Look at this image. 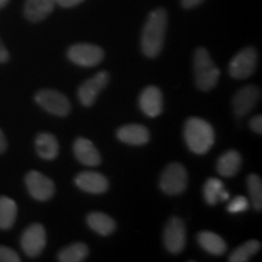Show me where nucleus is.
<instances>
[{
	"mask_svg": "<svg viewBox=\"0 0 262 262\" xmlns=\"http://www.w3.org/2000/svg\"><path fill=\"white\" fill-rule=\"evenodd\" d=\"M168 28V14L163 8L153 10L147 17L141 37V49L145 56L155 58L163 50Z\"/></svg>",
	"mask_w": 262,
	"mask_h": 262,
	"instance_id": "f257e3e1",
	"label": "nucleus"
},
{
	"mask_svg": "<svg viewBox=\"0 0 262 262\" xmlns=\"http://www.w3.org/2000/svg\"><path fill=\"white\" fill-rule=\"evenodd\" d=\"M186 145L195 155H205L215 142V133L212 126L201 118H189L183 127Z\"/></svg>",
	"mask_w": 262,
	"mask_h": 262,
	"instance_id": "f03ea898",
	"label": "nucleus"
},
{
	"mask_svg": "<svg viewBox=\"0 0 262 262\" xmlns=\"http://www.w3.org/2000/svg\"><path fill=\"white\" fill-rule=\"evenodd\" d=\"M194 79L198 89L209 91L214 89L220 78V71L204 48H198L194 52Z\"/></svg>",
	"mask_w": 262,
	"mask_h": 262,
	"instance_id": "7ed1b4c3",
	"label": "nucleus"
},
{
	"mask_svg": "<svg viewBox=\"0 0 262 262\" xmlns=\"http://www.w3.org/2000/svg\"><path fill=\"white\" fill-rule=\"evenodd\" d=\"M159 186L169 195H178L185 192L188 186V175L182 164H169L160 176Z\"/></svg>",
	"mask_w": 262,
	"mask_h": 262,
	"instance_id": "20e7f679",
	"label": "nucleus"
},
{
	"mask_svg": "<svg viewBox=\"0 0 262 262\" xmlns=\"http://www.w3.org/2000/svg\"><path fill=\"white\" fill-rule=\"evenodd\" d=\"M257 66V51L253 47L244 48L235 54L228 66V73L234 79H248Z\"/></svg>",
	"mask_w": 262,
	"mask_h": 262,
	"instance_id": "39448f33",
	"label": "nucleus"
},
{
	"mask_svg": "<svg viewBox=\"0 0 262 262\" xmlns=\"http://www.w3.org/2000/svg\"><path fill=\"white\" fill-rule=\"evenodd\" d=\"M67 57L73 63L81 67H94L103 60L104 52L102 49L95 44L79 42L68 49Z\"/></svg>",
	"mask_w": 262,
	"mask_h": 262,
	"instance_id": "423d86ee",
	"label": "nucleus"
},
{
	"mask_svg": "<svg viewBox=\"0 0 262 262\" xmlns=\"http://www.w3.org/2000/svg\"><path fill=\"white\" fill-rule=\"evenodd\" d=\"M35 102L48 113L57 117H67L71 112V102L63 94L55 90H40L35 95Z\"/></svg>",
	"mask_w": 262,
	"mask_h": 262,
	"instance_id": "0eeeda50",
	"label": "nucleus"
},
{
	"mask_svg": "<svg viewBox=\"0 0 262 262\" xmlns=\"http://www.w3.org/2000/svg\"><path fill=\"white\" fill-rule=\"evenodd\" d=\"M164 244L166 250L171 254H180L186 247V226L181 219L171 217L164 228Z\"/></svg>",
	"mask_w": 262,
	"mask_h": 262,
	"instance_id": "6e6552de",
	"label": "nucleus"
},
{
	"mask_svg": "<svg viewBox=\"0 0 262 262\" xmlns=\"http://www.w3.org/2000/svg\"><path fill=\"white\" fill-rule=\"evenodd\" d=\"M47 245V232L44 226L33 224L25 229L21 237V247L29 257H38Z\"/></svg>",
	"mask_w": 262,
	"mask_h": 262,
	"instance_id": "1a4fd4ad",
	"label": "nucleus"
},
{
	"mask_svg": "<svg viewBox=\"0 0 262 262\" xmlns=\"http://www.w3.org/2000/svg\"><path fill=\"white\" fill-rule=\"evenodd\" d=\"M26 187L32 198L39 202H47L55 194V185L48 176L32 170L26 175Z\"/></svg>",
	"mask_w": 262,
	"mask_h": 262,
	"instance_id": "9d476101",
	"label": "nucleus"
},
{
	"mask_svg": "<svg viewBox=\"0 0 262 262\" xmlns=\"http://www.w3.org/2000/svg\"><path fill=\"white\" fill-rule=\"evenodd\" d=\"M110 83V74L107 72H98L93 78L84 81L78 90V97L81 104L85 107H91L96 101L98 94Z\"/></svg>",
	"mask_w": 262,
	"mask_h": 262,
	"instance_id": "9b49d317",
	"label": "nucleus"
},
{
	"mask_svg": "<svg viewBox=\"0 0 262 262\" xmlns=\"http://www.w3.org/2000/svg\"><path fill=\"white\" fill-rule=\"evenodd\" d=\"M260 98V89L256 85H247L234 94L233 108L238 117H244L253 111Z\"/></svg>",
	"mask_w": 262,
	"mask_h": 262,
	"instance_id": "f8f14e48",
	"label": "nucleus"
},
{
	"mask_svg": "<svg viewBox=\"0 0 262 262\" xmlns=\"http://www.w3.org/2000/svg\"><path fill=\"white\" fill-rule=\"evenodd\" d=\"M140 108L147 117L157 118L163 111V94L159 88L150 85L140 95Z\"/></svg>",
	"mask_w": 262,
	"mask_h": 262,
	"instance_id": "ddd939ff",
	"label": "nucleus"
},
{
	"mask_svg": "<svg viewBox=\"0 0 262 262\" xmlns=\"http://www.w3.org/2000/svg\"><path fill=\"white\" fill-rule=\"evenodd\" d=\"M74 182L84 192L93 193V194H101L110 187L106 176L96 171H84L78 173L75 176Z\"/></svg>",
	"mask_w": 262,
	"mask_h": 262,
	"instance_id": "4468645a",
	"label": "nucleus"
},
{
	"mask_svg": "<svg viewBox=\"0 0 262 262\" xmlns=\"http://www.w3.org/2000/svg\"><path fill=\"white\" fill-rule=\"evenodd\" d=\"M73 153L79 162L85 166H97L101 164V155L90 140L79 137L73 143Z\"/></svg>",
	"mask_w": 262,
	"mask_h": 262,
	"instance_id": "2eb2a0df",
	"label": "nucleus"
},
{
	"mask_svg": "<svg viewBox=\"0 0 262 262\" xmlns=\"http://www.w3.org/2000/svg\"><path fill=\"white\" fill-rule=\"evenodd\" d=\"M118 140L126 145L143 146L149 141V131L140 124H127L117 130Z\"/></svg>",
	"mask_w": 262,
	"mask_h": 262,
	"instance_id": "dca6fc26",
	"label": "nucleus"
},
{
	"mask_svg": "<svg viewBox=\"0 0 262 262\" xmlns=\"http://www.w3.org/2000/svg\"><path fill=\"white\" fill-rule=\"evenodd\" d=\"M55 0H26L25 16L32 24H38L54 11Z\"/></svg>",
	"mask_w": 262,
	"mask_h": 262,
	"instance_id": "f3484780",
	"label": "nucleus"
},
{
	"mask_svg": "<svg viewBox=\"0 0 262 262\" xmlns=\"http://www.w3.org/2000/svg\"><path fill=\"white\" fill-rule=\"evenodd\" d=\"M35 149L38 156L44 160H54L57 158L60 145L52 134L40 133L35 139Z\"/></svg>",
	"mask_w": 262,
	"mask_h": 262,
	"instance_id": "a211bd4d",
	"label": "nucleus"
},
{
	"mask_svg": "<svg viewBox=\"0 0 262 262\" xmlns=\"http://www.w3.org/2000/svg\"><path fill=\"white\" fill-rule=\"evenodd\" d=\"M242 166V157L237 150L229 149L217 160V172L224 178H233Z\"/></svg>",
	"mask_w": 262,
	"mask_h": 262,
	"instance_id": "6ab92c4d",
	"label": "nucleus"
},
{
	"mask_svg": "<svg viewBox=\"0 0 262 262\" xmlns=\"http://www.w3.org/2000/svg\"><path fill=\"white\" fill-rule=\"evenodd\" d=\"M196 241H198L199 245L204 249L206 253L215 255V256L224 255L226 253V250H227L226 242L220 237V235L214 233V232L203 231L196 235Z\"/></svg>",
	"mask_w": 262,
	"mask_h": 262,
	"instance_id": "aec40b11",
	"label": "nucleus"
},
{
	"mask_svg": "<svg viewBox=\"0 0 262 262\" xmlns=\"http://www.w3.org/2000/svg\"><path fill=\"white\" fill-rule=\"evenodd\" d=\"M88 226L100 235H110L116 231V222L103 212H91L86 217Z\"/></svg>",
	"mask_w": 262,
	"mask_h": 262,
	"instance_id": "412c9836",
	"label": "nucleus"
},
{
	"mask_svg": "<svg viewBox=\"0 0 262 262\" xmlns=\"http://www.w3.org/2000/svg\"><path fill=\"white\" fill-rule=\"evenodd\" d=\"M204 199L209 205H216L219 202L229 199V193L225 191V186L219 179H208L204 185Z\"/></svg>",
	"mask_w": 262,
	"mask_h": 262,
	"instance_id": "4be33fe9",
	"label": "nucleus"
},
{
	"mask_svg": "<svg viewBox=\"0 0 262 262\" xmlns=\"http://www.w3.org/2000/svg\"><path fill=\"white\" fill-rule=\"evenodd\" d=\"M17 205L9 196H0V229H9L15 225Z\"/></svg>",
	"mask_w": 262,
	"mask_h": 262,
	"instance_id": "5701e85b",
	"label": "nucleus"
},
{
	"mask_svg": "<svg viewBox=\"0 0 262 262\" xmlns=\"http://www.w3.org/2000/svg\"><path fill=\"white\" fill-rule=\"evenodd\" d=\"M89 255V248L84 243H74L62 249L58 253V261L61 262H81Z\"/></svg>",
	"mask_w": 262,
	"mask_h": 262,
	"instance_id": "b1692460",
	"label": "nucleus"
},
{
	"mask_svg": "<svg viewBox=\"0 0 262 262\" xmlns=\"http://www.w3.org/2000/svg\"><path fill=\"white\" fill-rule=\"evenodd\" d=\"M261 249V243L256 239H250L245 242L241 247L234 249L233 253L229 255V262H247L250 260L251 256H254Z\"/></svg>",
	"mask_w": 262,
	"mask_h": 262,
	"instance_id": "393cba45",
	"label": "nucleus"
},
{
	"mask_svg": "<svg viewBox=\"0 0 262 262\" xmlns=\"http://www.w3.org/2000/svg\"><path fill=\"white\" fill-rule=\"evenodd\" d=\"M247 185L250 194V201L254 209L257 211H261L262 208V182L260 176L251 173L248 176Z\"/></svg>",
	"mask_w": 262,
	"mask_h": 262,
	"instance_id": "a878e982",
	"label": "nucleus"
},
{
	"mask_svg": "<svg viewBox=\"0 0 262 262\" xmlns=\"http://www.w3.org/2000/svg\"><path fill=\"white\" fill-rule=\"evenodd\" d=\"M249 208V201L245 196L239 195L235 196L234 199H232L229 202V204L227 205V210L231 214H238V212H243L247 211Z\"/></svg>",
	"mask_w": 262,
	"mask_h": 262,
	"instance_id": "bb28decb",
	"label": "nucleus"
},
{
	"mask_svg": "<svg viewBox=\"0 0 262 262\" xmlns=\"http://www.w3.org/2000/svg\"><path fill=\"white\" fill-rule=\"evenodd\" d=\"M18 254L15 250H12L11 248L4 247V245H0V262H19Z\"/></svg>",
	"mask_w": 262,
	"mask_h": 262,
	"instance_id": "cd10ccee",
	"label": "nucleus"
},
{
	"mask_svg": "<svg viewBox=\"0 0 262 262\" xmlns=\"http://www.w3.org/2000/svg\"><path fill=\"white\" fill-rule=\"evenodd\" d=\"M250 127L254 133L261 135L262 134V117L258 114V116H255L253 119L250 120Z\"/></svg>",
	"mask_w": 262,
	"mask_h": 262,
	"instance_id": "c85d7f7f",
	"label": "nucleus"
},
{
	"mask_svg": "<svg viewBox=\"0 0 262 262\" xmlns=\"http://www.w3.org/2000/svg\"><path fill=\"white\" fill-rule=\"evenodd\" d=\"M85 0H55V4L62 6V8H73L81 4Z\"/></svg>",
	"mask_w": 262,
	"mask_h": 262,
	"instance_id": "c756f323",
	"label": "nucleus"
},
{
	"mask_svg": "<svg viewBox=\"0 0 262 262\" xmlns=\"http://www.w3.org/2000/svg\"><path fill=\"white\" fill-rule=\"evenodd\" d=\"M10 60V54L8 51V49L4 45L2 39H0V63H5Z\"/></svg>",
	"mask_w": 262,
	"mask_h": 262,
	"instance_id": "7c9ffc66",
	"label": "nucleus"
},
{
	"mask_svg": "<svg viewBox=\"0 0 262 262\" xmlns=\"http://www.w3.org/2000/svg\"><path fill=\"white\" fill-rule=\"evenodd\" d=\"M204 0H181V4L185 9H192L201 5Z\"/></svg>",
	"mask_w": 262,
	"mask_h": 262,
	"instance_id": "2f4dec72",
	"label": "nucleus"
},
{
	"mask_svg": "<svg viewBox=\"0 0 262 262\" xmlns=\"http://www.w3.org/2000/svg\"><path fill=\"white\" fill-rule=\"evenodd\" d=\"M6 148H8V142H6V137L3 133L2 129H0V155L4 153Z\"/></svg>",
	"mask_w": 262,
	"mask_h": 262,
	"instance_id": "473e14b6",
	"label": "nucleus"
},
{
	"mask_svg": "<svg viewBox=\"0 0 262 262\" xmlns=\"http://www.w3.org/2000/svg\"><path fill=\"white\" fill-rule=\"evenodd\" d=\"M10 0H0V10H2L3 8H5L6 5L9 4Z\"/></svg>",
	"mask_w": 262,
	"mask_h": 262,
	"instance_id": "72a5a7b5",
	"label": "nucleus"
}]
</instances>
